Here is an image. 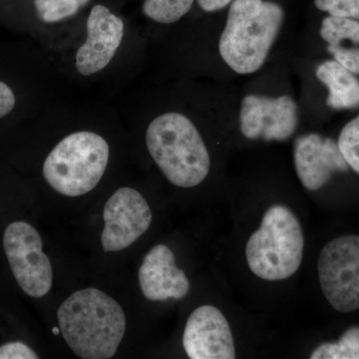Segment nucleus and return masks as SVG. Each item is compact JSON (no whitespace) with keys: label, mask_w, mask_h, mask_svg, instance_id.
<instances>
[{"label":"nucleus","mask_w":359,"mask_h":359,"mask_svg":"<svg viewBox=\"0 0 359 359\" xmlns=\"http://www.w3.org/2000/svg\"><path fill=\"white\" fill-rule=\"evenodd\" d=\"M103 219L101 244L104 252H121L148 231L152 223V212L138 191L123 187L104 205Z\"/></svg>","instance_id":"6e6552de"},{"label":"nucleus","mask_w":359,"mask_h":359,"mask_svg":"<svg viewBox=\"0 0 359 359\" xmlns=\"http://www.w3.org/2000/svg\"><path fill=\"white\" fill-rule=\"evenodd\" d=\"M183 346L191 359L236 358L230 325L222 311L212 306H199L189 316Z\"/></svg>","instance_id":"9b49d317"},{"label":"nucleus","mask_w":359,"mask_h":359,"mask_svg":"<svg viewBox=\"0 0 359 359\" xmlns=\"http://www.w3.org/2000/svg\"><path fill=\"white\" fill-rule=\"evenodd\" d=\"M174 252L166 245H157L144 257L139 269L142 294L151 302L182 299L190 290L185 271L175 262Z\"/></svg>","instance_id":"ddd939ff"},{"label":"nucleus","mask_w":359,"mask_h":359,"mask_svg":"<svg viewBox=\"0 0 359 359\" xmlns=\"http://www.w3.org/2000/svg\"><path fill=\"white\" fill-rule=\"evenodd\" d=\"M110 158L108 142L92 131H78L56 144L43 163L46 183L65 197L86 195L100 183Z\"/></svg>","instance_id":"39448f33"},{"label":"nucleus","mask_w":359,"mask_h":359,"mask_svg":"<svg viewBox=\"0 0 359 359\" xmlns=\"http://www.w3.org/2000/svg\"><path fill=\"white\" fill-rule=\"evenodd\" d=\"M294 161L297 177L309 191L320 190L334 174L349 169L337 142L316 133L297 137Z\"/></svg>","instance_id":"f8f14e48"},{"label":"nucleus","mask_w":359,"mask_h":359,"mask_svg":"<svg viewBox=\"0 0 359 359\" xmlns=\"http://www.w3.org/2000/svg\"><path fill=\"white\" fill-rule=\"evenodd\" d=\"M337 145L349 168L359 174V115L341 130Z\"/></svg>","instance_id":"6ab92c4d"},{"label":"nucleus","mask_w":359,"mask_h":359,"mask_svg":"<svg viewBox=\"0 0 359 359\" xmlns=\"http://www.w3.org/2000/svg\"><path fill=\"white\" fill-rule=\"evenodd\" d=\"M90 0H34V6L40 20L56 23L72 18L86 6Z\"/></svg>","instance_id":"a211bd4d"},{"label":"nucleus","mask_w":359,"mask_h":359,"mask_svg":"<svg viewBox=\"0 0 359 359\" xmlns=\"http://www.w3.org/2000/svg\"><path fill=\"white\" fill-rule=\"evenodd\" d=\"M301 223L292 210L271 205L245 247L248 264L254 275L268 282L287 280L297 273L304 257Z\"/></svg>","instance_id":"20e7f679"},{"label":"nucleus","mask_w":359,"mask_h":359,"mask_svg":"<svg viewBox=\"0 0 359 359\" xmlns=\"http://www.w3.org/2000/svg\"><path fill=\"white\" fill-rule=\"evenodd\" d=\"M311 359H359V327L347 330L339 341L325 342L311 353Z\"/></svg>","instance_id":"dca6fc26"},{"label":"nucleus","mask_w":359,"mask_h":359,"mask_svg":"<svg viewBox=\"0 0 359 359\" xmlns=\"http://www.w3.org/2000/svg\"><path fill=\"white\" fill-rule=\"evenodd\" d=\"M318 271L321 290L335 311L359 309V236L330 241L321 250Z\"/></svg>","instance_id":"423d86ee"},{"label":"nucleus","mask_w":359,"mask_h":359,"mask_svg":"<svg viewBox=\"0 0 359 359\" xmlns=\"http://www.w3.org/2000/svg\"><path fill=\"white\" fill-rule=\"evenodd\" d=\"M125 25L119 16L102 4H96L87 20V39L75 56V67L82 76L97 74L109 65L124 37Z\"/></svg>","instance_id":"9d476101"},{"label":"nucleus","mask_w":359,"mask_h":359,"mask_svg":"<svg viewBox=\"0 0 359 359\" xmlns=\"http://www.w3.org/2000/svg\"><path fill=\"white\" fill-rule=\"evenodd\" d=\"M202 11L205 13H216L230 6L233 0H197Z\"/></svg>","instance_id":"b1692460"},{"label":"nucleus","mask_w":359,"mask_h":359,"mask_svg":"<svg viewBox=\"0 0 359 359\" xmlns=\"http://www.w3.org/2000/svg\"><path fill=\"white\" fill-rule=\"evenodd\" d=\"M57 320L67 346L83 359L112 358L127 327L122 306L94 287L77 290L66 299L59 306Z\"/></svg>","instance_id":"f257e3e1"},{"label":"nucleus","mask_w":359,"mask_h":359,"mask_svg":"<svg viewBox=\"0 0 359 359\" xmlns=\"http://www.w3.org/2000/svg\"><path fill=\"white\" fill-rule=\"evenodd\" d=\"M314 4L328 15L359 20V0H314Z\"/></svg>","instance_id":"aec40b11"},{"label":"nucleus","mask_w":359,"mask_h":359,"mask_svg":"<svg viewBox=\"0 0 359 359\" xmlns=\"http://www.w3.org/2000/svg\"><path fill=\"white\" fill-rule=\"evenodd\" d=\"M146 145L168 181L180 188L204 182L211 159L204 139L190 118L179 112L157 116L146 131Z\"/></svg>","instance_id":"7ed1b4c3"},{"label":"nucleus","mask_w":359,"mask_h":359,"mask_svg":"<svg viewBox=\"0 0 359 359\" xmlns=\"http://www.w3.org/2000/svg\"><path fill=\"white\" fill-rule=\"evenodd\" d=\"M16 99L13 89L0 81V119L8 115L15 106Z\"/></svg>","instance_id":"5701e85b"},{"label":"nucleus","mask_w":359,"mask_h":359,"mask_svg":"<svg viewBox=\"0 0 359 359\" xmlns=\"http://www.w3.org/2000/svg\"><path fill=\"white\" fill-rule=\"evenodd\" d=\"M316 77L327 86V103L332 109H351L359 105V80L337 61L318 65Z\"/></svg>","instance_id":"4468645a"},{"label":"nucleus","mask_w":359,"mask_h":359,"mask_svg":"<svg viewBox=\"0 0 359 359\" xmlns=\"http://www.w3.org/2000/svg\"><path fill=\"white\" fill-rule=\"evenodd\" d=\"M39 355L20 341L7 342L0 346V359H37Z\"/></svg>","instance_id":"4be33fe9"},{"label":"nucleus","mask_w":359,"mask_h":359,"mask_svg":"<svg viewBox=\"0 0 359 359\" xmlns=\"http://www.w3.org/2000/svg\"><path fill=\"white\" fill-rule=\"evenodd\" d=\"M320 33L328 45L340 44L344 40L359 44V20L328 15L321 22Z\"/></svg>","instance_id":"f3484780"},{"label":"nucleus","mask_w":359,"mask_h":359,"mask_svg":"<svg viewBox=\"0 0 359 359\" xmlns=\"http://www.w3.org/2000/svg\"><path fill=\"white\" fill-rule=\"evenodd\" d=\"M327 51L334 60L353 74L359 75V49L347 48L340 44L328 45Z\"/></svg>","instance_id":"412c9836"},{"label":"nucleus","mask_w":359,"mask_h":359,"mask_svg":"<svg viewBox=\"0 0 359 359\" xmlns=\"http://www.w3.org/2000/svg\"><path fill=\"white\" fill-rule=\"evenodd\" d=\"M297 105L289 95L249 94L241 102V132L250 140H287L297 131Z\"/></svg>","instance_id":"1a4fd4ad"},{"label":"nucleus","mask_w":359,"mask_h":359,"mask_svg":"<svg viewBox=\"0 0 359 359\" xmlns=\"http://www.w3.org/2000/svg\"><path fill=\"white\" fill-rule=\"evenodd\" d=\"M4 248L14 278L26 294L39 299L50 292L53 269L34 226L22 221L9 224L4 231Z\"/></svg>","instance_id":"0eeeda50"},{"label":"nucleus","mask_w":359,"mask_h":359,"mask_svg":"<svg viewBox=\"0 0 359 359\" xmlns=\"http://www.w3.org/2000/svg\"><path fill=\"white\" fill-rule=\"evenodd\" d=\"M195 0H145L143 13L160 25H173L190 13Z\"/></svg>","instance_id":"2eb2a0df"},{"label":"nucleus","mask_w":359,"mask_h":359,"mask_svg":"<svg viewBox=\"0 0 359 359\" xmlns=\"http://www.w3.org/2000/svg\"><path fill=\"white\" fill-rule=\"evenodd\" d=\"M285 11L268 0H233L219 40V53L233 72L249 75L263 67L282 29Z\"/></svg>","instance_id":"f03ea898"}]
</instances>
